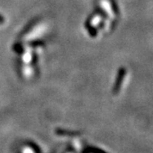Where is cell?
I'll return each mask as SVG.
<instances>
[{"mask_svg":"<svg viewBox=\"0 0 153 153\" xmlns=\"http://www.w3.org/2000/svg\"><path fill=\"white\" fill-rule=\"evenodd\" d=\"M125 75L126 69L124 67H121L119 71H118V74H117V76L116 78V82H115L114 87H113V94H118V92H119L121 87H122V84H123V82L124 80Z\"/></svg>","mask_w":153,"mask_h":153,"instance_id":"6da1fadb","label":"cell"}]
</instances>
